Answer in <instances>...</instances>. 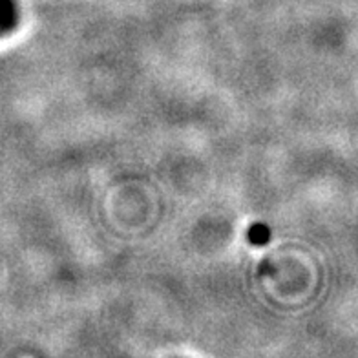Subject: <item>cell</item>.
<instances>
[{
	"instance_id": "3957f363",
	"label": "cell",
	"mask_w": 358,
	"mask_h": 358,
	"mask_svg": "<svg viewBox=\"0 0 358 358\" xmlns=\"http://www.w3.org/2000/svg\"><path fill=\"white\" fill-rule=\"evenodd\" d=\"M19 24V19H0V37L11 34Z\"/></svg>"
},
{
	"instance_id": "7a4b0ae2",
	"label": "cell",
	"mask_w": 358,
	"mask_h": 358,
	"mask_svg": "<svg viewBox=\"0 0 358 358\" xmlns=\"http://www.w3.org/2000/svg\"><path fill=\"white\" fill-rule=\"evenodd\" d=\"M0 19H19L13 0H0Z\"/></svg>"
},
{
	"instance_id": "6da1fadb",
	"label": "cell",
	"mask_w": 358,
	"mask_h": 358,
	"mask_svg": "<svg viewBox=\"0 0 358 358\" xmlns=\"http://www.w3.org/2000/svg\"><path fill=\"white\" fill-rule=\"evenodd\" d=\"M249 241L252 245H265L268 240H271V231L264 223H256L249 229Z\"/></svg>"
}]
</instances>
